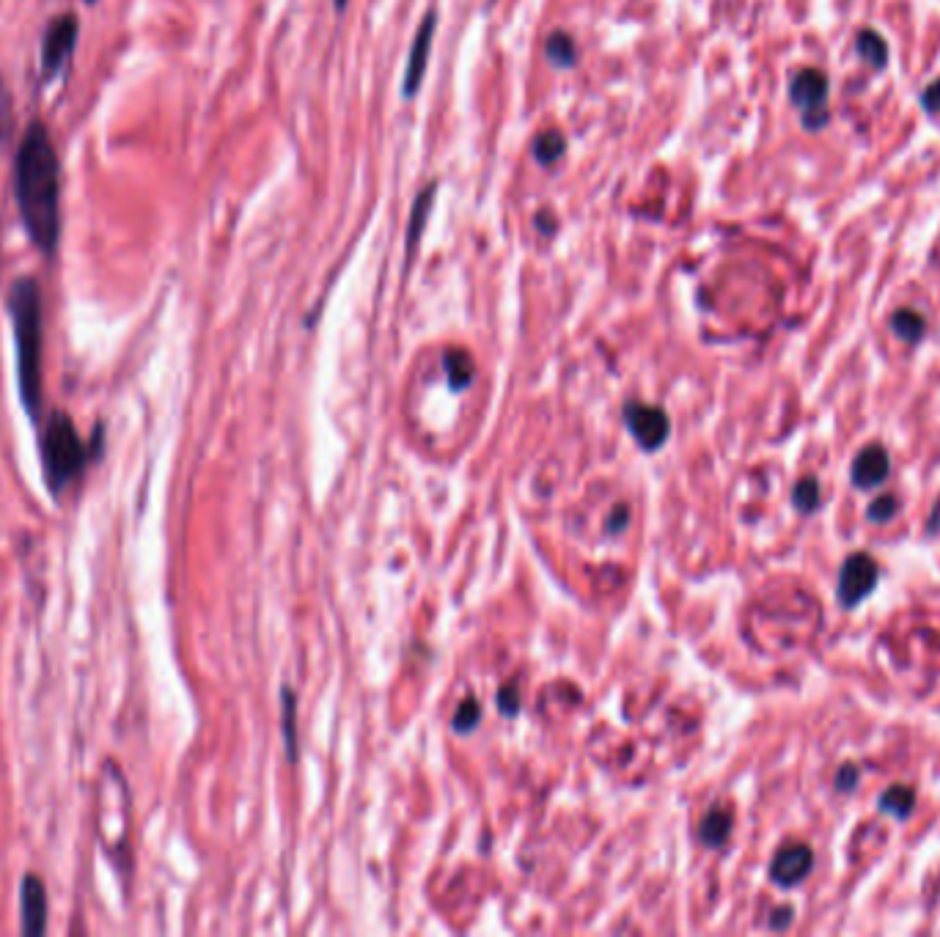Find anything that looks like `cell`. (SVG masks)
I'll list each match as a JSON object with an SVG mask.
<instances>
[{
  "label": "cell",
  "instance_id": "6da1fadb",
  "mask_svg": "<svg viewBox=\"0 0 940 937\" xmlns=\"http://www.w3.org/2000/svg\"><path fill=\"white\" fill-rule=\"evenodd\" d=\"M14 198L31 242L53 256L61 242V163L44 124L33 121L14 157Z\"/></svg>",
  "mask_w": 940,
  "mask_h": 937
},
{
  "label": "cell",
  "instance_id": "7a4b0ae2",
  "mask_svg": "<svg viewBox=\"0 0 940 937\" xmlns=\"http://www.w3.org/2000/svg\"><path fill=\"white\" fill-rule=\"evenodd\" d=\"M9 316L17 347V382L20 399L31 421H39L42 410V349L44 314L42 289L33 278H17L9 292Z\"/></svg>",
  "mask_w": 940,
  "mask_h": 937
},
{
  "label": "cell",
  "instance_id": "3957f363",
  "mask_svg": "<svg viewBox=\"0 0 940 937\" xmlns=\"http://www.w3.org/2000/svg\"><path fill=\"white\" fill-rule=\"evenodd\" d=\"M39 454L47 490L50 495H61L86 470L91 451L86 440L77 435L75 421L64 410H53L39 435Z\"/></svg>",
  "mask_w": 940,
  "mask_h": 937
},
{
  "label": "cell",
  "instance_id": "277c9868",
  "mask_svg": "<svg viewBox=\"0 0 940 937\" xmlns=\"http://www.w3.org/2000/svg\"><path fill=\"white\" fill-rule=\"evenodd\" d=\"M792 102L800 108L803 127L820 130L828 124V77L817 69H803L792 77Z\"/></svg>",
  "mask_w": 940,
  "mask_h": 937
},
{
  "label": "cell",
  "instance_id": "5b68a950",
  "mask_svg": "<svg viewBox=\"0 0 940 937\" xmlns=\"http://www.w3.org/2000/svg\"><path fill=\"white\" fill-rule=\"evenodd\" d=\"M77 25L75 14H61L50 22V28L44 31L42 39V77L44 80H53L55 75H61V69L69 64V58L75 53Z\"/></svg>",
  "mask_w": 940,
  "mask_h": 937
},
{
  "label": "cell",
  "instance_id": "8992f818",
  "mask_svg": "<svg viewBox=\"0 0 940 937\" xmlns=\"http://www.w3.org/2000/svg\"><path fill=\"white\" fill-rule=\"evenodd\" d=\"M877 586V564L866 553H855L844 561L839 572V602L844 608H853L869 597Z\"/></svg>",
  "mask_w": 940,
  "mask_h": 937
},
{
  "label": "cell",
  "instance_id": "52a82bcc",
  "mask_svg": "<svg viewBox=\"0 0 940 937\" xmlns=\"http://www.w3.org/2000/svg\"><path fill=\"white\" fill-rule=\"evenodd\" d=\"M624 421L630 426V432L638 440V446L646 451H655L666 443L668 437V415L660 407L652 404H627Z\"/></svg>",
  "mask_w": 940,
  "mask_h": 937
},
{
  "label": "cell",
  "instance_id": "ba28073f",
  "mask_svg": "<svg viewBox=\"0 0 940 937\" xmlns=\"http://www.w3.org/2000/svg\"><path fill=\"white\" fill-rule=\"evenodd\" d=\"M435 22H438L435 11H429L427 17L421 20V25H418L416 39H413V50H410V58H407L405 83H402V94H405V97H416L418 88L424 83L429 53H432V39H435Z\"/></svg>",
  "mask_w": 940,
  "mask_h": 937
},
{
  "label": "cell",
  "instance_id": "9c48e42d",
  "mask_svg": "<svg viewBox=\"0 0 940 937\" xmlns=\"http://www.w3.org/2000/svg\"><path fill=\"white\" fill-rule=\"evenodd\" d=\"M22 935L36 937L47 932V891L36 874H25L20 883Z\"/></svg>",
  "mask_w": 940,
  "mask_h": 937
},
{
  "label": "cell",
  "instance_id": "30bf717a",
  "mask_svg": "<svg viewBox=\"0 0 940 937\" xmlns=\"http://www.w3.org/2000/svg\"><path fill=\"white\" fill-rule=\"evenodd\" d=\"M811 866H814V852L806 844H787L784 850H778V855L770 863V877H773V883L792 888L809 877Z\"/></svg>",
  "mask_w": 940,
  "mask_h": 937
},
{
  "label": "cell",
  "instance_id": "8fae6325",
  "mask_svg": "<svg viewBox=\"0 0 940 937\" xmlns=\"http://www.w3.org/2000/svg\"><path fill=\"white\" fill-rule=\"evenodd\" d=\"M888 470H891V459L883 446H866L861 448V454L853 462V484L861 490H872L880 481H886Z\"/></svg>",
  "mask_w": 940,
  "mask_h": 937
},
{
  "label": "cell",
  "instance_id": "7c38bea8",
  "mask_svg": "<svg viewBox=\"0 0 940 937\" xmlns=\"http://www.w3.org/2000/svg\"><path fill=\"white\" fill-rule=\"evenodd\" d=\"M446 374H449V382L454 391H462V388H468L470 380H473V358H470L468 352L460 347H454L446 352Z\"/></svg>",
  "mask_w": 940,
  "mask_h": 937
},
{
  "label": "cell",
  "instance_id": "4fadbf2b",
  "mask_svg": "<svg viewBox=\"0 0 940 937\" xmlns=\"http://www.w3.org/2000/svg\"><path fill=\"white\" fill-rule=\"evenodd\" d=\"M729 833H732V814L723 811V808L710 811L704 817V822H701V839L710 847H721L723 841L729 839Z\"/></svg>",
  "mask_w": 940,
  "mask_h": 937
},
{
  "label": "cell",
  "instance_id": "5bb4252c",
  "mask_svg": "<svg viewBox=\"0 0 940 937\" xmlns=\"http://www.w3.org/2000/svg\"><path fill=\"white\" fill-rule=\"evenodd\" d=\"M891 330L897 333L902 341H908V344H916L924 336V330H927V322H924V316L916 314V311H910V308H902L897 314L891 316Z\"/></svg>",
  "mask_w": 940,
  "mask_h": 937
},
{
  "label": "cell",
  "instance_id": "9a60e30c",
  "mask_svg": "<svg viewBox=\"0 0 940 937\" xmlns=\"http://www.w3.org/2000/svg\"><path fill=\"white\" fill-rule=\"evenodd\" d=\"M432 198H435V185H429L427 190L416 198V207H413V212H410V234H407V248H410V253L418 248L421 231H424L429 209H432Z\"/></svg>",
  "mask_w": 940,
  "mask_h": 937
},
{
  "label": "cell",
  "instance_id": "2e32d148",
  "mask_svg": "<svg viewBox=\"0 0 940 937\" xmlns=\"http://www.w3.org/2000/svg\"><path fill=\"white\" fill-rule=\"evenodd\" d=\"M913 806H916V792L908 789V786H894V789H888L886 795L880 797V808L897 819L910 817Z\"/></svg>",
  "mask_w": 940,
  "mask_h": 937
},
{
  "label": "cell",
  "instance_id": "e0dca14e",
  "mask_svg": "<svg viewBox=\"0 0 940 937\" xmlns=\"http://www.w3.org/2000/svg\"><path fill=\"white\" fill-rule=\"evenodd\" d=\"M858 53L872 69H883L888 61V47L883 42V36H877L872 31H864L858 36Z\"/></svg>",
  "mask_w": 940,
  "mask_h": 937
},
{
  "label": "cell",
  "instance_id": "ac0fdd59",
  "mask_svg": "<svg viewBox=\"0 0 940 937\" xmlns=\"http://www.w3.org/2000/svg\"><path fill=\"white\" fill-rule=\"evenodd\" d=\"M547 58H550V64L561 66V69L575 64V44L567 33L558 31L547 39Z\"/></svg>",
  "mask_w": 940,
  "mask_h": 937
},
{
  "label": "cell",
  "instance_id": "d6986e66",
  "mask_svg": "<svg viewBox=\"0 0 940 937\" xmlns=\"http://www.w3.org/2000/svg\"><path fill=\"white\" fill-rule=\"evenodd\" d=\"M564 154V135L561 132H545L534 143V157L542 165H553Z\"/></svg>",
  "mask_w": 940,
  "mask_h": 937
},
{
  "label": "cell",
  "instance_id": "ffe728a7",
  "mask_svg": "<svg viewBox=\"0 0 940 937\" xmlns=\"http://www.w3.org/2000/svg\"><path fill=\"white\" fill-rule=\"evenodd\" d=\"M817 503H820V484L814 479L800 481L795 487V506L800 512H811V509H817Z\"/></svg>",
  "mask_w": 940,
  "mask_h": 937
},
{
  "label": "cell",
  "instance_id": "44dd1931",
  "mask_svg": "<svg viewBox=\"0 0 940 937\" xmlns=\"http://www.w3.org/2000/svg\"><path fill=\"white\" fill-rule=\"evenodd\" d=\"M481 707L476 698H465L462 701V707L457 709V720H454V729L457 731H470L476 723H479Z\"/></svg>",
  "mask_w": 940,
  "mask_h": 937
},
{
  "label": "cell",
  "instance_id": "7402d4cb",
  "mask_svg": "<svg viewBox=\"0 0 940 937\" xmlns=\"http://www.w3.org/2000/svg\"><path fill=\"white\" fill-rule=\"evenodd\" d=\"M899 503L894 495H883V498H877L872 506H869V520H875V523H886L891 520L894 514H897Z\"/></svg>",
  "mask_w": 940,
  "mask_h": 937
},
{
  "label": "cell",
  "instance_id": "603a6c76",
  "mask_svg": "<svg viewBox=\"0 0 940 937\" xmlns=\"http://www.w3.org/2000/svg\"><path fill=\"white\" fill-rule=\"evenodd\" d=\"M11 124H14V119H11V99L6 86H3V80H0V141L9 138Z\"/></svg>",
  "mask_w": 940,
  "mask_h": 937
},
{
  "label": "cell",
  "instance_id": "cb8c5ba5",
  "mask_svg": "<svg viewBox=\"0 0 940 937\" xmlns=\"http://www.w3.org/2000/svg\"><path fill=\"white\" fill-rule=\"evenodd\" d=\"M921 105H924L927 113H940V80H935L932 86H927L924 97H921Z\"/></svg>",
  "mask_w": 940,
  "mask_h": 937
},
{
  "label": "cell",
  "instance_id": "d4e9b609",
  "mask_svg": "<svg viewBox=\"0 0 940 937\" xmlns=\"http://www.w3.org/2000/svg\"><path fill=\"white\" fill-rule=\"evenodd\" d=\"M855 781H858V770L855 767H842V773H839V789H853Z\"/></svg>",
  "mask_w": 940,
  "mask_h": 937
},
{
  "label": "cell",
  "instance_id": "484cf974",
  "mask_svg": "<svg viewBox=\"0 0 940 937\" xmlns=\"http://www.w3.org/2000/svg\"><path fill=\"white\" fill-rule=\"evenodd\" d=\"M776 916L778 918H773V927H776V929L787 927L789 921H792V910H787V907H784V910H778Z\"/></svg>",
  "mask_w": 940,
  "mask_h": 937
},
{
  "label": "cell",
  "instance_id": "4316f807",
  "mask_svg": "<svg viewBox=\"0 0 940 937\" xmlns=\"http://www.w3.org/2000/svg\"><path fill=\"white\" fill-rule=\"evenodd\" d=\"M336 6H339V9H341V6H344V0H336Z\"/></svg>",
  "mask_w": 940,
  "mask_h": 937
},
{
  "label": "cell",
  "instance_id": "83f0119b",
  "mask_svg": "<svg viewBox=\"0 0 940 937\" xmlns=\"http://www.w3.org/2000/svg\"><path fill=\"white\" fill-rule=\"evenodd\" d=\"M86 3H97V0H86Z\"/></svg>",
  "mask_w": 940,
  "mask_h": 937
}]
</instances>
